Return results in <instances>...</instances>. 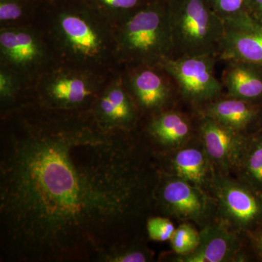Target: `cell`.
Instances as JSON below:
<instances>
[{
  "label": "cell",
  "mask_w": 262,
  "mask_h": 262,
  "mask_svg": "<svg viewBox=\"0 0 262 262\" xmlns=\"http://www.w3.org/2000/svg\"><path fill=\"white\" fill-rule=\"evenodd\" d=\"M124 127L104 122L27 123L0 157L3 249L24 261L107 257L146 198Z\"/></svg>",
  "instance_id": "1"
},
{
  "label": "cell",
  "mask_w": 262,
  "mask_h": 262,
  "mask_svg": "<svg viewBox=\"0 0 262 262\" xmlns=\"http://www.w3.org/2000/svg\"><path fill=\"white\" fill-rule=\"evenodd\" d=\"M119 45L129 60L146 67L160 66L173 57L168 0H153L127 15Z\"/></svg>",
  "instance_id": "2"
},
{
  "label": "cell",
  "mask_w": 262,
  "mask_h": 262,
  "mask_svg": "<svg viewBox=\"0 0 262 262\" xmlns=\"http://www.w3.org/2000/svg\"><path fill=\"white\" fill-rule=\"evenodd\" d=\"M173 57H218L225 23L206 0H168Z\"/></svg>",
  "instance_id": "3"
},
{
  "label": "cell",
  "mask_w": 262,
  "mask_h": 262,
  "mask_svg": "<svg viewBox=\"0 0 262 262\" xmlns=\"http://www.w3.org/2000/svg\"><path fill=\"white\" fill-rule=\"evenodd\" d=\"M214 55L170 57L160 67L177 84L182 97L195 105H207L220 98L223 84L215 75Z\"/></svg>",
  "instance_id": "4"
},
{
  "label": "cell",
  "mask_w": 262,
  "mask_h": 262,
  "mask_svg": "<svg viewBox=\"0 0 262 262\" xmlns=\"http://www.w3.org/2000/svg\"><path fill=\"white\" fill-rule=\"evenodd\" d=\"M220 209L231 224L247 229L262 221V198L247 186L219 177L212 182Z\"/></svg>",
  "instance_id": "5"
},
{
  "label": "cell",
  "mask_w": 262,
  "mask_h": 262,
  "mask_svg": "<svg viewBox=\"0 0 262 262\" xmlns=\"http://www.w3.org/2000/svg\"><path fill=\"white\" fill-rule=\"evenodd\" d=\"M224 23L219 59L249 62L262 67V23L250 13Z\"/></svg>",
  "instance_id": "6"
},
{
  "label": "cell",
  "mask_w": 262,
  "mask_h": 262,
  "mask_svg": "<svg viewBox=\"0 0 262 262\" xmlns=\"http://www.w3.org/2000/svg\"><path fill=\"white\" fill-rule=\"evenodd\" d=\"M203 147L211 163L224 171L237 168L247 138L230 127L204 115L199 125Z\"/></svg>",
  "instance_id": "7"
},
{
  "label": "cell",
  "mask_w": 262,
  "mask_h": 262,
  "mask_svg": "<svg viewBox=\"0 0 262 262\" xmlns=\"http://www.w3.org/2000/svg\"><path fill=\"white\" fill-rule=\"evenodd\" d=\"M58 29L66 47L79 58L94 59L104 50L102 33L82 13H61L58 19Z\"/></svg>",
  "instance_id": "8"
},
{
  "label": "cell",
  "mask_w": 262,
  "mask_h": 262,
  "mask_svg": "<svg viewBox=\"0 0 262 262\" xmlns=\"http://www.w3.org/2000/svg\"><path fill=\"white\" fill-rule=\"evenodd\" d=\"M159 196L164 208L180 220L198 221L206 213L207 201L203 190L179 177L165 181Z\"/></svg>",
  "instance_id": "9"
},
{
  "label": "cell",
  "mask_w": 262,
  "mask_h": 262,
  "mask_svg": "<svg viewBox=\"0 0 262 262\" xmlns=\"http://www.w3.org/2000/svg\"><path fill=\"white\" fill-rule=\"evenodd\" d=\"M198 247L187 255L179 256L183 262H222L232 261L239 249L233 232L222 225L210 226L200 232Z\"/></svg>",
  "instance_id": "10"
},
{
  "label": "cell",
  "mask_w": 262,
  "mask_h": 262,
  "mask_svg": "<svg viewBox=\"0 0 262 262\" xmlns=\"http://www.w3.org/2000/svg\"><path fill=\"white\" fill-rule=\"evenodd\" d=\"M222 83L227 90V97L255 103L262 99V67L249 62L229 61Z\"/></svg>",
  "instance_id": "11"
},
{
  "label": "cell",
  "mask_w": 262,
  "mask_h": 262,
  "mask_svg": "<svg viewBox=\"0 0 262 262\" xmlns=\"http://www.w3.org/2000/svg\"><path fill=\"white\" fill-rule=\"evenodd\" d=\"M143 67L131 76V91L141 107L149 110L163 107L172 97L171 85L155 67Z\"/></svg>",
  "instance_id": "12"
},
{
  "label": "cell",
  "mask_w": 262,
  "mask_h": 262,
  "mask_svg": "<svg viewBox=\"0 0 262 262\" xmlns=\"http://www.w3.org/2000/svg\"><path fill=\"white\" fill-rule=\"evenodd\" d=\"M204 115L225 126L243 133L257 120L259 111L254 103L227 97L206 105Z\"/></svg>",
  "instance_id": "13"
},
{
  "label": "cell",
  "mask_w": 262,
  "mask_h": 262,
  "mask_svg": "<svg viewBox=\"0 0 262 262\" xmlns=\"http://www.w3.org/2000/svg\"><path fill=\"white\" fill-rule=\"evenodd\" d=\"M50 100L60 108L78 106L92 95L93 85L79 74L61 73L52 77L46 85Z\"/></svg>",
  "instance_id": "14"
},
{
  "label": "cell",
  "mask_w": 262,
  "mask_h": 262,
  "mask_svg": "<svg viewBox=\"0 0 262 262\" xmlns=\"http://www.w3.org/2000/svg\"><path fill=\"white\" fill-rule=\"evenodd\" d=\"M211 161L204 148L187 147L179 150L171 160L174 177H179L203 189L212 184Z\"/></svg>",
  "instance_id": "15"
},
{
  "label": "cell",
  "mask_w": 262,
  "mask_h": 262,
  "mask_svg": "<svg viewBox=\"0 0 262 262\" xmlns=\"http://www.w3.org/2000/svg\"><path fill=\"white\" fill-rule=\"evenodd\" d=\"M0 48L5 59L18 67L32 65L42 56V48L37 38L24 29L2 30Z\"/></svg>",
  "instance_id": "16"
},
{
  "label": "cell",
  "mask_w": 262,
  "mask_h": 262,
  "mask_svg": "<svg viewBox=\"0 0 262 262\" xmlns=\"http://www.w3.org/2000/svg\"><path fill=\"white\" fill-rule=\"evenodd\" d=\"M151 135L164 145L179 146L192 134L187 117L178 112H165L155 117L149 125Z\"/></svg>",
  "instance_id": "17"
},
{
  "label": "cell",
  "mask_w": 262,
  "mask_h": 262,
  "mask_svg": "<svg viewBox=\"0 0 262 262\" xmlns=\"http://www.w3.org/2000/svg\"><path fill=\"white\" fill-rule=\"evenodd\" d=\"M102 122L108 125L125 127L135 118L134 105L127 93L120 86L108 90L98 106Z\"/></svg>",
  "instance_id": "18"
},
{
  "label": "cell",
  "mask_w": 262,
  "mask_h": 262,
  "mask_svg": "<svg viewBox=\"0 0 262 262\" xmlns=\"http://www.w3.org/2000/svg\"><path fill=\"white\" fill-rule=\"evenodd\" d=\"M237 168L244 184L262 198V134L247 138Z\"/></svg>",
  "instance_id": "19"
},
{
  "label": "cell",
  "mask_w": 262,
  "mask_h": 262,
  "mask_svg": "<svg viewBox=\"0 0 262 262\" xmlns=\"http://www.w3.org/2000/svg\"><path fill=\"white\" fill-rule=\"evenodd\" d=\"M201 235L192 226L184 224L176 229L170 241L172 249L183 256L192 252L199 245Z\"/></svg>",
  "instance_id": "20"
},
{
  "label": "cell",
  "mask_w": 262,
  "mask_h": 262,
  "mask_svg": "<svg viewBox=\"0 0 262 262\" xmlns=\"http://www.w3.org/2000/svg\"><path fill=\"white\" fill-rule=\"evenodd\" d=\"M213 11L224 22L249 13L248 0H206Z\"/></svg>",
  "instance_id": "21"
},
{
  "label": "cell",
  "mask_w": 262,
  "mask_h": 262,
  "mask_svg": "<svg viewBox=\"0 0 262 262\" xmlns=\"http://www.w3.org/2000/svg\"><path fill=\"white\" fill-rule=\"evenodd\" d=\"M146 229L150 239L154 241H169L175 232L176 229L170 220L163 217H152L147 220Z\"/></svg>",
  "instance_id": "22"
},
{
  "label": "cell",
  "mask_w": 262,
  "mask_h": 262,
  "mask_svg": "<svg viewBox=\"0 0 262 262\" xmlns=\"http://www.w3.org/2000/svg\"><path fill=\"white\" fill-rule=\"evenodd\" d=\"M98 8L129 15L148 3L146 0H91Z\"/></svg>",
  "instance_id": "23"
},
{
  "label": "cell",
  "mask_w": 262,
  "mask_h": 262,
  "mask_svg": "<svg viewBox=\"0 0 262 262\" xmlns=\"http://www.w3.org/2000/svg\"><path fill=\"white\" fill-rule=\"evenodd\" d=\"M23 14V5L20 0H0V20L13 21Z\"/></svg>",
  "instance_id": "24"
},
{
  "label": "cell",
  "mask_w": 262,
  "mask_h": 262,
  "mask_svg": "<svg viewBox=\"0 0 262 262\" xmlns=\"http://www.w3.org/2000/svg\"><path fill=\"white\" fill-rule=\"evenodd\" d=\"M107 259H113V261L120 262H142L148 260L147 253L139 250L127 249L117 250L107 256Z\"/></svg>",
  "instance_id": "25"
},
{
  "label": "cell",
  "mask_w": 262,
  "mask_h": 262,
  "mask_svg": "<svg viewBox=\"0 0 262 262\" xmlns=\"http://www.w3.org/2000/svg\"><path fill=\"white\" fill-rule=\"evenodd\" d=\"M15 82L13 77L5 71L0 73V94L1 97L8 98L14 92Z\"/></svg>",
  "instance_id": "26"
},
{
  "label": "cell",
  "mask_w": 262,
  "mask_h": 262,
  "mask_svg": "<svg viewBox=\"0 0 262 262\" xmlns=\"http://www.w3.org/2000/svg\"><path fill=\"white\" fill-rule=\"evenodd\" d=\"M249 13L262 23V0H248Z\"/></svg>",
  "instance_id": "27"
},
{
  "label": "cell",
  "mask_w": 262,
  "mask_h": 262,
  "mask_svg": "<svg viewBox=\"0 0 262 262\" xmlns=\"http://www.w3.org/2000/svg\"><path fill=\"white\" fill-rule=\"evenodd\" d=\"M256 247L258 253L261 255L262 257V230L256 236Z\"/></svg>",
  "instance_id": "28"
}]
</instances>
